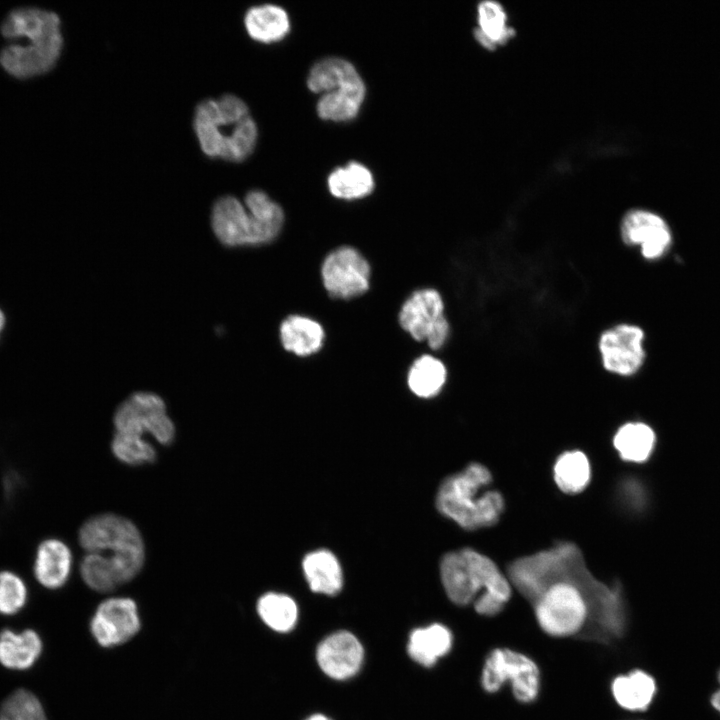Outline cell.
Segmentation results:
<instances>
[{
	"instance_id": "3957f363",
	"label": "cell",
	"mask_w": 720,
	"mask_h": 720,
	"mask_svg": "<svg viewBox=\"0 0 720 720\" xmlns=\"http://www.w3.org/2000/svg\"><path fill=\"white\" fill-rule=\"evenodd\" d=\"M193 128L202 152L210 158L242 162L256 147V122L247 104L233 94L201 101L195 108Z\"/></svg>"
},
{
	"instance_id": "d590c367",
	"label": "cell",
	"mask_w": 720,
	"mask_h": 720,
	"mask_svg": "<svg viewBox=\"0 0 720 720\" xmlns=\"http://www.w3.org/2000/svg\"><path fill=\"white\" fill-rule=\"evenodd\" d=\"M718 681L720 683V670L718 673ZM711 704L714 707V709H716L720 713V689L718 691H716L715 693H713V695L711 697Z\"/></svg>"
},
{
	"instance_id": "8d00e7d4",
	"label": "cell",
	"mask_w": 720,
	"mask_h": 720,
	"mask_svg": "<svg viewBox=\"0 0 720 720\" xmlns=\"http://www.w3.org/2000/svg\"><path fill=\"white\" fill-rule=\"evenodd\" d=\"M305 720H331V719L328 718L327 716L323 715V714H314V715H311L310 717H308V718L305 719Z\"/></svg>"
},
{
	"instance_id": "1f68e13d",
	"label": "cell",
	"mask_w": 720,
	"mask_h": 720,
	"mask_svg": "<svg viewBox=\"0 0 720 720\" xmlns=\"http://www.w3.org/2000/svg\"><path fill=\"white\" fill-rule=\"evenodd\" d=\"M84 582L98 592H108L121 585L114 566L98 553H87L80 565Z\"/></svg>"
},
{
	"instance_id": "ba28073f",
	"label": "cell",
	"mask_w": 720,
	"mask_h": 720,
	"mask_svg": "<svg viewBox=\"0 0 720 720\" xmlns=\"http://www.w3.org/2000/svg\"><path fill=\"white\" fill-rule=\"evenodd\" d=\"M115 433L142 438L149 433L159 443L170 444L175 436L174 423L167 414L164 400L153 392H135L117 408L113 418Z\"/></svg>"
},
{
	"instance_id": "e575fe53",
	"label": "cell",
	"mask_w": 720,
	"mask_h": 720,
	"mask_svg": "<svg viewBox=\"0 0 720 720\" xmlns=\"http://www.w3.org/2000/svg\"><path fill=\"white\" fill-rule=\"evenodd\" d=\"M27 600V588L17 574L0 572V614L13 615L20 611Z\"/></svg>"
},
{
	"instance_id": "f1b7e54d",
	"label": "cell",
	"mask_w": 720,
	"mask_h": 720,
	"mask_svg": "<svg viewBox=\"0 0 720 720\" xmlns=\"http://www.w3.org/2000/svg\"><path fill=\"white\" fill-rule=\"evenodd\" d=\"M478 28L475 38L485 48H495L511 38L515 31L508 27L504 8L496 1H482L477 8Z\"/></svg>"
},
{
	"instance_id": "30bf717a",
	"label": "cell",
	"mask_w": 720,
	"mask_h": 720,
	"mask_svg": "<svg viewBox=\"0 0 720 720\" xmlns=\"http://www.w3.org/2000/svg\"><path fill=\"white\" fill-rule=\"evenodd\" d=\"M371 267L362 253L352 246L332 250L321 265V279L326 292L336 299H352L370 287Z\"/></svg>"
},
{
	"instance_id": "cb8c5ba5",
	"label": "cell",
	"mask_w": 720,
	"mask_h": 720,
	"mask_svg": "<svg viewBox=\"0 0 720 720\" xmlns=\"http://www.w3.org/2000/svg\"><path fill=\"white\" fill-rule=\"evenodd\" d=\"M452 642L451 631L436 623L411 632L408 653L415 662L430 667L450 651Z\"/></svg>"
},
{
	"instance_id": "ffe728a7",
	"label": "cell",
	"mask_w": 720,
	"mask_h": 720,
	"mask_svg": "<svg viewBox=\"0 0 720 720\" xmlns=\"http://www.w3.org/2000/svg\"><path fill=\"white\" fill-rule=\"evenodd\" d=\"M246 32L253 40L271 44L284 39L291 27L285 9L274 4L251 7L244 16Z\"/></svg>"
},
{
	"instance_id": "83f0119b",
	"label": "cell",
	"mask_w": 720,
	"mask_h": 720,
	"mask_svg": "<svg viewBox=\"0 0 720 720\" xmlns=\"http://www.w3.org/2000/svg\"><path fill=\"white\" fill-rule=\"evenodd\" d=\"M653 429L645 423L630 422L622 425L616 432L613 443L620 457L625 461H646L655 445Z\"/></svg>"
},
{
	"instance_id": "d4e9b609",
	"label": "cell",
	"mask_w": 720,
	"mask_h": 720,
	"mask_svg": "<svg viewBox=\"0 0 720 720\" xmlns=\"http://www.w3.org/2000/svg\"><path fill=\"white\" fill-rule=\"evenodd\" d=\"M302 566L313 592L335 595L341 590L343 584L341 566L330 551L317 550L307 554Z\"/></svg>"
},
{
	"instance_id": "277c9868",
	"label": "cell",
	"mask_w": 720,
	"mask_h": 720,
	"mask_svg": "<svg viewBox=\"0 0 720 720\" xmlns=\"http://www.w3.org/2000/svg\"><path fill=\"white\" fill-rule=\"evenodd\" d=\"M285 221L281 206L264 191H249L241 202L226 195L217 199L211 211V227L225 247H257L273 242Z\"/></svg>"
},
{
	"instance_id": "74e56055",
	"label": "cell",
	"mask_w": 720,
	"mask_h": 720,
	"mask_svg": "<svg viewBox=\"0 0 720 720\" xmlns=\"http://www.w3.org/2000/svg\"><path fill=\"white\" fill-rule=\"evenodd\" d=\"M3 325H4V315H3V313H2L1 310H0V331H1L2 328H3Z\"/></svg>"
},
{
	"instance_id": "f35d334b",
	"label": "cell",
	"mask_w": 720,
	"mask_h": 720,
	"mask_svg": "<svg viewBox=\"0 0 720 720\" xmlns=\"http://www.w3.org/2000/svg\"><path fill=\"white\" fill-rule=\"evenodd\" d=\"M0 720H8V719L3 716H0Z\"/></svg>"
},
{
	"instance_id": "6da1fadb",
	"label": "cell",
	"mask_w": 720,
	"mask_h": 720,
	"mask_svg": "<svg viewBox=\"0 0 720 720\" xmlns=\"http://www.w3.org/2000/svg\"><path fill=\"white\" fill-rule=\"evenodd\" d=\"M527 573L540 593L532 605L545 634L606 643L624 634L626 613L620 588L596 581L574 544L561 543L531 555Z\"/></svg>"
},
{
	"instance_id": "484cf974",
	"label": "cell",
	"mask_w": 720,
	"mask_h": 720,
	"mask_svg": "<svg viewBox=\"0 0 720 720\" xmlns=\"http://www.w3.org/2000/svg\"><path fill=\"white\" fill-rule=\"evenodd\" d=\"M331 195L342 200H358L370 195L375 187L371 171L359 162L334 169L327 178Z\"/></svg>"
},
{
	"instance_id": "2e32d148",
	"label": "cell",
	"mask_w": 720,
	"mask_h": 720,
	"mask_svg": "<svg viewBox=\"0 0 720 720\" xmlns=\"http://www.w3.org/2000/svg\"><path fill=\"white\" fill-rule=\"evenodd\" d=\"M1 33L10 41L42 38L61 33V21L59 16L51 11L19 8L5 18Z\"/></svg>"
},
{
	"instance_id": "603a6c76",
	"label": "cell",
	"mask_w": 720,
	"mask_h": 720,
	"mask_svg": "<svg viewBox=\"0 0 720 720\" xmlns=\"http://www.w3.org/2000/svg\"><path fill=\"white\" fill-rule=\"evenodd\" d=\"M363 81L355 66L339 57H328L315 63L307 76V87L316 94Z\"/></svg>"
},
{
	"instance_id": "52a82bcc",
	"label": "cell",
	"mask_w": 720,
	"mask_h": 720,
	"mask_svg": "<svg viewBox=\"0 0 720 720\" xmlns=\"http://www.w3.org/2000/svg\"><path fill=\"white\" fill-rule=\"evenodd\" d=\"M480 682L487 693H496L505 683H509L514 698L520 703L529 704L539 696L540 669L526 654L497 647L484 660Z\"/></svg>"
},
{
	"instance_id": "5bb4252c",
	"label": "cell",
	"mask_w": 720,
	"mask_h": 720,
	"mask_svg": "<svg viewBox=\"0 0 720 720\" xmlns=\"http://www.w3.org/2000/svg\"><path fill=\"white\" fill-rule=\"evenodd\" d=\"M620 235L628 246H639L645 259L655 260L670 248L672 235L665 220L647 210L634 209L625 214Z\"/></svg>"
},
{
	"instance_id": "e0dca14e",
	"label": "cell",
	"mask_w": 720,
	"mask_h": 720,
	"mask_svg": "<svg viewBox=\"0 0 720 720\" xmlns=\"http://www.w3.org/2000/svg\"><path fill=\"white\" fill-rule=\"evenodd\" d=\"M279 338L287 352L308 357L322 348L325 331L318 321L304 315L292 314L281 322Z\"/></svg>"
},
{
	"instance_id": "9a60e30c",
	"label": "cell",
	"mask_w": 720,
	"mask_h": 720,
	"mask_svg": "<svg viewBox=\"0 0 720 720\" xmlns=\"http://www.w3.org/2000/svg\"><path fill=\"white\" fill-rule=\"evenodd\" d=\"M364 650L360 641L348 631H338L326 637L317 647L316 659L321 670L330 678L345 680L360 669Z\"/></svg>"
},
{
	"instance_id": "d6986e66",
	"label": "cell",
	"mask_w": 720,
	"mask_h": 720,
	"mask_svg": "<svg viewBox=\"0 0 720 720\" xmlns=\"http://www.w3.org/2000/svg\"><path fill=\"white\" fill-rule=\"evenodd\" d=\"M611 694L621 708L628 711H645L657 692L655 679L641 669L616 676L610 685Z\"/></svg>"
},
{
	"instance_id": "4fadbf2b",
	"label": "cell",
	"mask_w": 720,
	"mask_h": 720,
	"mask_svg": "<svg viewBox=\"0 0 720 720\" xmlns=\"http://www.w3.org/2000/svg\"><path fill=\"white\" fill-rule=\"evenodd\" d=\"M140 625L136 603L130 598L115 597L98 606L90 629L99 645L113 647L134 637Z\"/></svg>"
},
{
	"instance_id": "8992f818",
	"label": "cell",
	"mask_w": 720,
	"mask_h": 720,
	"mask_svg": "<svg viewBox=\"0 0 720 720\" xmlns=\"http://www.w3.org/2000/svg\"><path fill=\"white\" fill-rule=\"evenodd\" d=\"M79 543L88 553H98L116 569L122 584L130 581L144 563V544L137 527L115 514L88 519L79 530Z\"/></svg>"
},
{
	"instance_id": "f546056e",
	"label": "cell",
	"mask_w": 720,
	"mask_h": 720,
	"mask_svg": "<svg viewBox=\"0 0 720 720\" xmlns=\"http://www.w3.org/2000/svg\"><path fill=\"white\" fill-rule=\"evenodd\" d=\"M591 478L590 463L581 451L561 454L554 465V480L565 493L575 494L586 488Z\"/></svg>"
},
{
	"instance_id": "ac0fdd59",
	"label": "cell",
	"mask_w": 720,
	"mask_h": 720,
	"mask_svg": "<svg viewBox=\"0 0 720 720\" xmlns=\"http://www.w3.org/2000/svg\"><path fill=\"white\" fill-rule=\"evenodd\" d=\"M72 554L69 547L58 539L41 542L36 551L34 575L48 589L63 586L71 572Z\"/></svg>"
},
{
	"instance_id": "7a4b0ae2",
	"label": "cell",
	"mask_w": 720,
	"mask_h": 720,
	"mask_svg": "<svg viewBox=\"0 0 720 720\" xmlns=\"http://www.w3.org/2000/svg\"><path fill=\"white\" fill-rule=\"evenodd\" d=\"M440 574L448 598L460 606L473 602L479 615L495 616L510 600L509 578L493 560L471 548L445 554Z\"/></svg>"
},
{
	"instance_id": "4316f807",
	"label": "cell",
	"mask_w": 720,
	"mask_h": 720,
	"mask_svg": "<svg viewBox=\"0 0 720 720\" xmlns=\"http://www.w3.org/2000/svg\"><path fill=\"white\" fill-rule=\"evenodd\" d=\"M447 380V368L438 358L424 354L416 358L407 374L410 391L420 398H432L440 393Z\"/></svg>"
},
{
	"instance_id": "9c48e42d",
	"label": "cell",
	"mask_w": 720,
	"mask_h": 720,
	"mask_svg": "<svg viewBox=\"0 0 720 720\" xmlns=\"http://www.w3.org/2000/svg\"><path fill=\"white\" fill-rule=\"evenodd\" d=\"M398 320L414 340L426 341L432 350L442 348L450 333L443 298L433 288L414 291L402 304Z\"/></svg>"
},
{
	"instance_id": "4dcf8cb0",
	"label": "cell",
	"mask_w": 720,
	"mask_h": 720,
	"mask_svg": "<svg viewBox=\"0 0 720 720\" xmlns=\"http://www.w3.org/2000/svg\"><path fill=\"white\" fill-rule=\"evenodd\" d=\"M257 612L262 621L277 632H289L297 622L298 608L295 601L280 593H266L257 602Z\"/></svg>"
},
{
	"instance_id": "836d02e7",
	"label": "cell",
	"mask_w": 720,
	"mask_h": 720,
	"mask_svg": "<svg viewBox=\"0 0 720 720\" xmlns=\"http://www.w3.org/2000/svg\"><path fill=\"white\" fill-rule=\"evenodd\" d=\"M112 452L122 462L132 465L151 463L156 457L153 446L142 438L115 433Z\"/></svg>"
},
{
	"instance_id": "d6a6232c",
	"label": "cell",
	"mask_w": 720,
	"mask_h": 720,
	"mask_svg": "<svg viewBox=\"0 0 720 720\" xmlns=\"http://www.w3.org/2000/svg\"><path fill=\"white\" fill-rule=\"evenodd\" d=\"M0 716L8 720H47L38 698L25 689H18L6 698Z\"/></svg>"
},
{
	"instance_id": "8fae6325",
	"label": "cell",
	"mask_w": 720,
	"mask_h": 720,
	"mask_svg": "<svg viewBox=\"0 0 720 720\" xmlns=\"http://www.w3.org/2000/svg\"><path fill=\"white\" fill-rule=\"evenodd\" d=\"M645 334L641 327L621 323L603 331L598 349L603 368L619 376H632L645 361Z\"/></svg>"
},
{
	"instance_id": "7402d4cb",
	"label": "cell",
	"mask_w": 720,
	"mask_h": 720,
	"mask_svg": "<svg viewBox=\"0 0 720 720\" xmlns=\"http://www.w3.org/2000/svg\"><path fill=\"white\" fill-rule=\"evenodd\" d=\"M366 96L364 81L322 94L316 105L318 116L326 121L345 122L354 119Z\"/></svg>"
},
{
	"instance_id": "7c38bea8",
	"label": "cell",
	"mask_w": 720,
	"mask_h": 720,
	"mask_svg": "<svg viewBox=\"0 0 720 720\" xmlns=\"http://www.w3.org/2000/svg\"><path fill=\"white\" fill-rule=\"evenodd\" d=\"M25 41V44L13 43L2 49L0 64L3 69L19 79L32 78L50 71L61 55L62 33Z\"/></svg>"
},
{
	"instance_id": "5b68a950",
	"label": "cell",
	"mask_w": 720,
	"mask_h": 720,
	"mask_svg": "<svg viewBox=\"0 0 720 720\" xmlns=\"http://www.w3.org/2000/svg\"><path fill=\"white\" fill-rule=\"evenodd\" d=\"M491 481V473L484 465L469 464L441 483L436 507L464 529L492 526L504 510V499L498 491L486 489Z\"/></svg>"
},
{
	"instance_id": "44dd1931",
	"label": "cell",
	"mask_w": 720,
	"mask_h": 720,
	"mask_svg": "<svg viewBox=\"0 0 720 720\" xmlns=\"http://www.w3.org/2000/svg\"><path fill=\"white\" fill-rule=\"evenodd\" d=\"M42 652L40 636L31 629L15 633L9 629L0 633V663L9 669L30 668Z\"/></svg>"
}]
</instances>
